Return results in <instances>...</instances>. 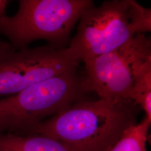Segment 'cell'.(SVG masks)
<instances>
[{
  "label": "cell",
  "mask_w": 151,
  "mask_h": 151,
  "mask_svg": "<svg viewBox=\"0 0 151 151\" xmlns=\"http://www.w3.org/2000/svg\"><path fill=\"white\" fill-rule=\"evenodd\" d=\"M80 62L68 48L49 45L12 49L0 58V97H7L65 73Z\"/></svg>",
  "instance_id": "obj_6"
},
{
  "label": "cell",
  "mask_w": 151,
  "mask_h": 151,
  "mask_svg": "<svg viewBox=\"0 0 151 151\" xmlns=\"http://www.w3.org/2000/svg\"><path fill=\"white\" fill-rule=\"evenodd\" d=\"M12 49L14 48L9 42H4L0 39V58Z\"/></svg>",
  "instance_id": "obj_11"
},
{
  "label": "cell",
  "mask_w": 151,
  "mask_h": 151,
  "mask_svg": "<svg viewBox=\"0 0 151 151\" xmlns=\"http://www.w3.org/2000/svg\"><path fill=\"white\" fill-rule=\"evenodd\" d=\"M134 105L129 99H82L28 134L50 137L73 151H109L124 130L134 124Z\"/></svg>",
  "instance_id": "obj_1"
},
{
  "label": "cell",
  "mask_w": 151,
  "mask_h": 151,
  "mask_svg": "<svg viewBox=\"0 0 151 151\" xmlns=\"http://www.w3.org/2000/svg\"><path fill=\"white\" fill-rule=\"evenodd\" d=\"M151 60V38L137 34L119 48L84 63L85 90L108 100L129 99L136 73Z\"/></svg>",
  "instance_id": "obj_4"
},
{
  "label": "cell",
  "mask_w": 151,
  "mask_h": 151,
  "mask_svg": "<svg viewBox=\"0 0 151 151\" xmlns=\"http://www.w3.org/2000/svg\"><path fill=\"white\" fill-rule=\"evenodd\" d=\"M135 35L129 19L128 0L107 1L83 12L68 48L85 63L119 48Z\"/></svg>",
  "instance_id": "obj_5"
},
{
  "label": "cell",
  "mask_w": 151,
  "mask_h": 151,
  "mask_svg": "<svg viewBox=\"0 0 151 151\" xmlns=\"http://www.w3.org/2000/svg\"><path fill=\"white\" fill-rule=\"evenodd\" d=\"M151 122L145 118L139 124L130 125L109 151H147L146 144Z\"/></svg>",
  "instance_id": "obj_9"
},
{
  "label": "cell",
  "mask_w": 151,
  "mask_h": 151,
  "mask_svg": "<svg viewBox=\"0 0 151 151\" xmlns=\"http://www.w3.org/2000/svg\"><path fill=\"white\" fill-rule=\"evenodd\" d=\"M15 15L0 18V34L15 50L27 48L42 39L57 48H65L70 32L91 0H20Z\"/></svg>",
  "instance_id": "obj_2"
},
{
  "label": "cell",
  "mask_w": 151,
  "mask_h": 151,
  "mask_svg": "<svg viewBox=\"0 0 151 151\" xmlns=\"http://www.w3.org/2000/svg\"><path fill=\"white\" fill-rule=\"evenodd\" d=\"M129 99L143 109L146 118L151 122V60L136 73Z\"/></svg>",
  "instance_id": "obj_8"
},
{
  "label": "cell",
  "mask_w": 151,
  "mask_h": 151,
  "mask_svg": "<svg viewBox=\"0 0 151 151\" xmlns=\"http://www.w3.org/2000/svg\"><path fill=\"white\" fill-rule=\"evenodd\" d=\"M0 151H73L59 140L40 134L0 132Z\"/></svg>",
  "instance_id": "obj_7"
},
{
  "label": "cell",
  "mask_w": 151,
  "mask_h": 151,
  "mask_svg": "<svg viewBox=\"0 0 151 151\" xmlns=\"http://www.w3.org/2000/svg\"><path fill=\"white\" fill-rule=\"evenodd\" d=\"M85 93L82 77L77 70L0 99V132L28 134L83 99Z\"/></svg>",
  "instance_id": "obj_3"
},
{
  "label": "cell",
  "mask_w": 151,
  "mask_h": 151,
  "mask_svg": "<svg viewBox=\"0 0 151 151\" xmlns=\"http://www.w3.org/2000/svg\"><path fill=\"white\" fill-rule=\"evenodd\" d=\"M9 3L7 0H0V18L6 15V9Z\"/></svg>",
  "instance_id": "obj_12"
},
{
  "label": "cell",
  "mask_w": 151,
  "mask_h": 151,
  "mask_svg": "<svg viewBox=\"0 0 151 151\" xmlns=\"http://www.w3.org/2000/svg\"><path fill=\"white\" fill-rule=\"evenodd\" d=\"M130 23L135 34H145L151 30V9H146L133 0H128Z\"/></svg>",
  "instance_id": "obj_10"
}]
</instances>
